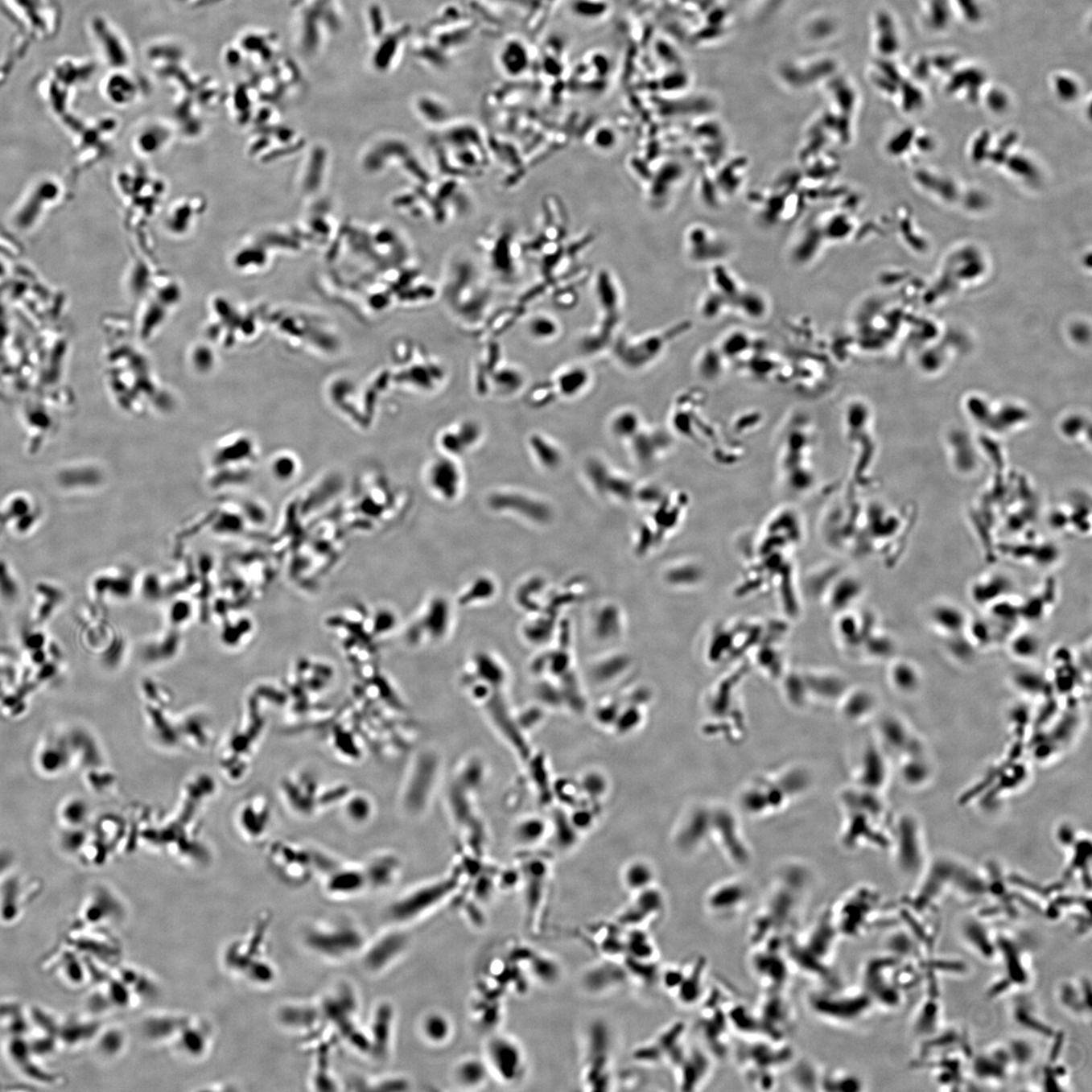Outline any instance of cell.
Instances as JSON below:
<instances>
[{
    "label": "cell",
    "instance_id": "cell-1",
    "mask_svg": "<svg viewBox=\"0 0 1092 1092\" xmlns=\"http://www.w3.org/2000/svg\"><path fill=\"white\" fill-rule=\"evenodd\" d=\"M810 869L798 862H787L776 871L762 906L751 926L752 947L782 945L793 936L791 929L801 917L812 884Z\"/></svg>",
    "mask_w": 1092,
    "mask_h": 1092
},
{
    "label": "cell",
    "instance_id": "cell-2",
    "mask_svg": "<svg viewBox=\"0 0 1092 1092\" xmlns=\"http://www.w3.org/2000/svg\"><path fill=\"white\" fill-rule=\"evenodd\" d=\"M839 939L830 910L797 937H788L787 957L791 965L812 975H826L834 961Z\"/></svg>",
    "mask_w": 1092,
    "mask_h": 1092
},
{
    "label": "cell",
    "instance_id": "cell-3",
    "mask_svg": "<svg viewBox=\"0 0 1092 1092\" xmlns=\"http://www.w3.org/2000/svg\"><path fill=\"white\" fill-rule=\"evenodd\" d=\"M303 940L311 951L327 959H345L365 948L364 933L348 921L311 926Z\"/></svg>",
    "mask_w": 1092,
    "mask_h": 1092
},
{
    "label": "cell",
    "instance_id": "cell-4",
    "mask_svg": "<svg viewBox=\"0 0 1092 1092\" xmlns=\"http://www.w3.org/2000/svg\"><path fill=\"white\" fill-rule=\"evenodd\" d=\"M810 1008L818 1019L834 1026H847L866 1015L872 999L865 991L855 992L834 989L816 991L810 995Z\"/></svg>",
    "mask_w": 1092,
    "mask_h": 1092
},
{
    "label": "cell",
    "instance_id": "cell-5",
    "mask_svg": "<svg viewBox=\"0 0 1092 1092\" xmlns=\"http://www.w3.org/2000/svg\"><path fill=\"white\" fill-rule=\"evenodd\" d=\"M752 897L751 886L744 879H724L711 886L705 894L704 910L713 921L731 922L747 912Z\"/></svg>",
    "mask_w": 1092,
    "mask_h": 1092
},
{
    "label": "cell",
    "instance_id": "cell-6",
    "mask_svg": "<svg viewBox=\"0 0 1092 1092\" xmlns=\"http://www.w3.org/2000/svg\"><path fill=\"white\" fill-rule=\"evenodd\" d=\"M484 1061L492 1076L504 1084L519 1083L525 1078L527 1057L517 1040L494 1035L484 1047Z\"/></svg>",
    "mask_w": 1092,
    "mask_h": 1092
},
{
    "label": "cell",
    "instance_id": "cell-7",
    "mask_svg": "<svg viewBox=\"0 0 1092 1092\" xmlns=\"http://www.w3.org/2000/svg\"><path fill=\"white\" fill-rule=\"evenodd\" d=\"M687 963L666 969L661 980L679 1004L689 1008L707 995V962L703 957H697Z\"/></svg>",
    "mask_w": 1092,
    "mask_h": 1092
},
{
    "label": "cell",
    "instance_id": "cell-8",
    "mask_svg": "<svg viewBox=\"0 0 1092 1092\" xmlns=\"http://www.w3.org/2000/svg\"><path fill=\"white\" fill-rule=\"evenodd\" d=\"M876 905V895L869 889H855L841 897L830 910L831 921L841 937H855L869 925Z\"/></svg>",
    "mask_w": 1092,
    "mask_h": 1092
},
{
    "label": "cell",
    "instance_id": "cell-9",
    "mask_svg": "<svg viewBox=\"0 0 1092 1092\" xmlns=\"http://www.w3.org/2000/svg\"><path fill=\"white\" fill-rule=\"evenodd\" d=\"M712 839L720 847L725 859L731 864L744 866L751 861V851L736 811L724 804L713 806Z\"/></svg>",
    "mask_w": 1092,
    "mask_h": 1092
},
{
    "label": "cell",
    "instance_id": "cell-10",
    "mask_svg": "<svg viewBox=\"0 0 1092 1092\" xmlns=\"http://www.w3.org/2000/svg\"><path fill=\"white\" fill-rule=\"evenodd\" d=\"M782 946H755L750 965L752 972L767 991H784L786 987L790 962L782 955Z\"/></svg>",
    "mask_w": 1092,
    "mask_h": 1092
},
{
    "label": "cell",
    "instance_id": "cell-11",
    "mask_svg": "<svg viewBox=\"0 0 1092 1092\" xmlns=\"http://www.w3.org/2000/svg\"><path fill=\"white\" fill-rule=\"evenodd\" d=\"M636 898L623 910L619 924L630 929H642L664 916L667 904L661 890L652 886L636 894Z\"/></svg>",
    "mask_w": 1092,
    "mask_h": 1092
},
{
    "label": "cell",
    "instance_id": "cell-12",
    "mask_svg": "<svg viewBox=\"0 0 1092 1092\" xmlns=\"http://www.w3.org/2000/svg\"><path fill=\"white\" fill-rule=\"evenodd\" d=\"M676 1070L677 1082L684 1090H697L707 1082L712 1062L700 1049L682 1047L671 1062Z\"/></svg>",
    "mask_w": 1092,
    "mask_h": 1092
},
{
    "label": "cell",
    "instance_id": "cell-13",
    "mask_svg": "<svg viewBox=\"0 0 1092 1092\" xmlns=\"http://www.w3.org/2000/svg\"><path fill=\"white\" fill-rule=\"evenodd\" d=\"M435 599V601H432L431 604L428 603L426 608L422 611L421 616L417 619L415 625H412L410 634L412 637H417L414 638L412 642L416 641L418 644H420V642H424V644L437 642L443 641V638L447 636L449 624H451L449 623L451 622L449 621V615H451L449 605L443 598Z\"/></svg>",
    "mask_w": 1092,
    "mask_h": 1092
},
{
    "label": "cell",
    "instance_id": "cell-14",
    "mask_svg": "<svg viewBox=\"0 0 1092 1092\" xmlns=\"http://www.w3.org/2000/svg\"><path fill=\"white\" fill-rule=\"evenodd\" d=\"M212 1044L211 1027L192 1016L171 1043L177 1054L189 1060L204 1058L210 1052Z\"/></svg>",
    "mask_w": 1092,
    "mask_h": 1092
},
{
    "label": "cell",
    "instance_id": "cell-15",
    "mask_svg": "<svg viewBox=\"0 0 1092 1092\" xmlns=\"http://www.w3.org/2000/svg\"><path fill=\"white\" fill-rule=\"evenodd\" d=\"M662 339L658 335H646L640 339L622 338L614 348L619 362L633 370L645 369L661 352Z\"/></svg>",
    "mask_w": 1092,
    "mask_h": 1092
},
{
    "label": "cell",
    "instance_id": "cell-16",
    "mask_svg": "<svg viewBox=\"0 0 1092 1092\" xmlns=\"http://www.w3.org/2000/svg\"><path fill=\"white\" fill-rule=\"evenodd\" d=\"M124 914V905L117 897L108 892H97L82 906L80 921L84 928H106L120 921Z\"/></svg>",
    "mask_w": 1092,
    "mask_h": 1092
},
{
    "label": "cell",
    "instance_id": "cell-17",
    "mask_svg": "<svg viewBox=\"0 0 1092 1092\" xmlns=\"http://www.w3.org/2000/svg\"><path fill=\"white\" fill-rule=\"evenodd\" d=\"M426 484L437 499L444 503H452L459 498L463 476L456 465L445 460H436L426 472Z\"/></svg>",
    "mask_w": 1092,
    "mask_h": 1092
},
{
    "label": "cell",
    "instance_id": "cell-18",
    "mask_svg": "<svg viewBox=\"0 0 1092 1092\" xmlns=\"http://www.w3.org/2000/svg\"><path fill=\"white\" fill-rule=\"evenodd\" d=\"M191 1016L177 1012H157L146 1016L142 1032L156 1044L171 1045Z\"/></svg>",
    "mask_w": 1092,
    "mask_h": 1092
},
{
    "label": "cell",
    "instance_id": "cell-19",
    "mask_svg": "<svg viewBox=\"0 0 1092 1092\" xmlns=\"http://www.w3.org/2000/svg\"><path fill=\"white\" fill-rule=\"evenodd\" d=\"M101 1027V1023L98 1022L93 1016H89V1018L75 1016V1018L67 1019L64 1024H59L58 1044L73 1049L93 1043Z\"/></svg>",
    "mask_w": 1092,
    "mask_h": 1092
},
{
    "label": "cell",
    "instance_id": "cell-20",
    "mask_svg": "<svg viewBox=\"0 0 1092 1092\" xmlns=\"http://www.w3.org/2000/svg\"><path fill=\"white\" fill-rule=\"evenodd\" d=\"M407 945V937L401 933H391L382 937L366 951V967L378 972L400 956ZM372 971V972H373Z\"/></svg>",
    "mask_w": 1092,
    "mask_h": 1092
},
{
    "label": "cell",
    "instance_id": "cell-21",
    "mask_svg": "<svg viewBox=\"0 0 1092 1092\" xmlns=\"http://www.w3.org/2000/svg\"><path fill=\"white\" fill-rule=\"evenodd\" d=\"M528 449L535 463L546 471H558L565 463V452L557 441L540 432H534L527 440Z\"/></svg>",
    "mask_w": 1092,
    "mask_h": 1092
},
{
    "label": "cell",
    "instance_id": "cell-22",
    "mask_svg": "<svg viewBox=\"0 0 1092 1092\" xmlns=\"http://www.w3.org/2000/svg\"><path fill=\"white\" fill-rule=\"evenodd\" d=\"M498 64L501 71L509 77H519L527 72L530 66V53L521 39L510 38L500 47Z\"/></svg>",
    "mask_w": 1092,
    "mask_h": 1092
},
{
    "label": "cell",
    "instance_id": "cell-23",
    "mask_svg": "<svg viewBox=\"0 0 1092 1092\" xmlns=\"http://www.w3.org/2000/svg\"><path fill=\"white\" fill-rule=\"evenodd\" d=\"M592 376L585 366L575 365L567 366L559 372L554 378V389L558 395L563 399H575L589 389Z\"/></svg>",
    "mask_w": 1092,
    "mask_h": 1092
},
{
    "label": "cell",
    "instance_id": "cell-24",
    "mask_svg": "<svg viewBox=\"0 0 1092 1092\" xmlns=\"http://www.w3.org/2000/svg\"><path fill=\"white\" fill-rule=\"evenodd\" d=\"M116 975L123 981L138 1003L141 1000L155 999L159 995V985L149 974L131 966H121L117 969Z\"/></svg>",
    "mask_w": 1092,
    "mask_h": 1092
},
{
    "label": "cell",
    "instance_id": "cell-25",
    "mask_svg": "<svg viewBox=\"0 0 1092 1092\" xmlns=\"http://www.w3.org/2000/svg\"><path fill=\"white\" fill-rule=\"evenodd\" d=\"M408 35L407 27L391 31L378 43L377 48L372 57V64L378 70L392 68L399 60L402 47L405 46Z\"/></svg>",
    "mask_w": 1092,
    "mask_h": 1092
},
{
    "label": "cell",
    "instance_id": "cell-26",
    "mask_svg": "<svg viewBox=\"0 0 1092 1092\" xmlns=\"http://www.w3.org/2000/svg\"><path fill=\"white\" fill-rule=\"evenodd\" d=\"M282 1026L291 1030H307L316 1023L319 1011L313 1005L305 1003H290L279 1008L277 1015Z\"/></svg>",
    "mask_w": 1092,
    "mask_h": 1092
},
{
    "label": "cell",
    "instance_id": "cell-27",
    "mask_svg": "<svg viewBox=\"0 0 1092 1092\" xmlns=\"http://www.w3.org/2000/svg\"><path fill=\"white\" fill-rule=\"evenodd\" d=\"M453 1075L459 1086L475 1090L483 1086L491 1073L484 1058L468 1057L457 1064Z\"/></svg>",
    "mask_w": 1092,
    "mask_h": 1092
},
{
    "label": "cell",
    "instance_id": "cell-28",
    "mask_svg": "<svg viewBox=\"0 0 1092 1092\" xmlns=\"http://www.w3.org/2000/svg\"><path fill=\"white\" fill-rule=\"evenodd\" d=\"M642 426V418L637 410L622 408L610 417L608 431L614 439L628 443L641 431Z\"/></svg>",
    "mask_w": 1092,
    "mask_h": 1092
},
{
    "label": "cell",
    "instance_id": "cell-29",
    "mask_svg": "<svg viewBox=\"0 0 1092 1092\" xmlns=\"http://www.w3.org/2000/svg\"><path fill=\"white\" fill-rule=\"evenodd\" d=\"M625 954L630 960L654 963L657 955L656 945L644 929H630L625 934Z\"/></svg>",
    "mask_w": 1092,
    "mask_h": 1092
},
{
    "label": "cell",
    "instance_id": "cell-30",
    "mask_svg": "<svg viewBox=\"0 0 1092 1092\" xmlns=\"http://www.w3.org/2000/svg\"><path fill=\"white\" fill-rule=\"evenodd\" d=\"M838 707L839 715L843 720L849 723H858L872 715L874 704L870 696L853 694L843 699L841 698L838 702Z\"/></svg>",
    "mask_w": 1092,
    "mask_h": 1092
},
{
    "label": "cell",
    "instance_id": "cell-31",
    "mask_svg": "<svg viewBox=\"0 0 1092 1092\" xmlns=\"http://www.w3.org/2000/svg\"><path fill=\"white\" fill-rule=\"evenodd\" d=\"M421 1032L429 1043L443 1045L451 1039L453 1032L452 1024L443 1013L433 1012L422 1020Z\"/></svg>",
    "mask_w": 1092,
    "mask_h": 1092
},
{
    "label": "cell",
    "instance_id": "cell-32",
    "mask_svg": "<svg viewBox=\"0 0 1092 1092\" xmlns=\"http://www.w3.org/2000/svg\"><path fill=\"white\" fill-rule=\"evenodd\" d=\"M624 886L634 894L653 886L656 874L648 863L636 861L630 863L622 875Z\"/></svg>",
    "mask_w": 1092,
    "mask_h": 1092
},
{
    "label": "cell",
    "instance_id": "cell-33",
    "mask_svg": "<svg viewBox=\"0 0 1092 1092\" xmlns=\"http://www.w3.org/2000/svg\"><path fill=\"white\" fill-rule=\"evenodd\" d=\"M93 1044L100 1054L106 1058H114L124 1051L127 1038L120 1028L101 1027Z\"/></svg>",
    "mask_w": 1092,
    "mask_h": 1092
},
{
    "label": "cell",
    "instance_id": "cell-34",
    "mask_svg": "<svg viewBox=\"0 0 1092 1092\" xmlns=\"http://www.w3.org/2000/svg\"><path fill=\"white\" fill-rule=\"evenodd\" d=\"M528 335L535 341L550 342L561 333V325L550 315H535L527 323Z\"/></svg>",
    "mask_w": 1092,
    "mask_h": 1092
},
{
    "label": "cell",
    "instance_id": "cell-35",
    "mask_svg": "<svg viewBox=\"0 0 1092 1092\" xmlns=\"http://www.w3.org/2000/svg\"><path fill=\"white\" fill-rule=\"evenodd\" d=\"M609 0H571V11L575 18L585 22H599L608 15Z\"/></svg>",
    "mask_w": 1092,
    "mask_h": 1092
},
{
    "label": "cell",
    "instance_id": "cell-36",
    "mask_svg": "<svg viewBox=\"0 0 1092 1092\" xmlns=\"http://www.w3.org/2000/svg\"><path fill=\"white\" fill-rule=\"evenodd\" d=\"M934 623L946 633L956 634L964 628L966 618L959 608L951 605H942L933 611Z\"/></svg>",
    "mask_w": 1092,
    "mask_h": 1092
},
{
    "label": "cell",
    "instance_id": "cell-37",
    "mask_svg": "<svg viewBox=\"0 0 1092 1092\" xmlns=\"http://www.w3.org/2000/svg\"><path fill=\"white\" fill-rule=\"evenodd\" d=\"M821 1086L823 1090L827 1091H855L861 1090L860 1080L855 1076L842 1070H834L822 1074Z\"/></svg>",
    "mask_w": 1092,
    "mask_h": 1092
},
{
    "label": "cell",
    "instance_id": "cell-38",
    "mask_svg": "<svg viewBox=\"0 0 1092 1092\" xmlns=\"http://www.w3.org/2000/svg\"><path fill=\"white\" fill-rule=\"evenodd\" d=\"M999 947L1003 950L1007 960V966L1009 973V980L1016 983H1026V973L1023 968L1022 962L1019 959V954L1016 952L1015 946L1009 943L1007 940H1001Z\"/></svg>",
    "mask_w": 1092,
    "mask_h": 1092
},
{
    "label": "cell",
    "instance_id": "cell-39",
    "mask_svg": "<svg viewBox=\"0 0 1092 1092\" xmlns=\"http://www.w3.org/2000/svg\"><path fill=\"white\" fill-rule=\"evenodd\" d=\"M1005 1063L995 1056L993 1058L980 1057L976 1060L974 1069L980 1078H999L1004 1075Z\"/></svg>",
    "mask_w": 1092,
    "mask_h": 1092
},
{
    "label": "cell",
    "instance_id": "cell-40",
    "mask_svg": "<svg viewBox=\"0 0 1092 1092\" xmlns=\"http://www.w3.org/2000/svg\"><path fill=\"white\" fill-rule=\"evenodd\" d=\"M965 933L969 941L975 946V948L980 950L984 956H991L992 945L987 940L988 937L983 926L977 925L975 921H972L971 924L966 925Z\"/></svg>",
    "mask_w": 1092,
    "mask_h": 1092
},
{
    "label": "cell",
    "instance_id": "cell-41",
    "mask_svg": "<svg viewBox=\"0 0 1092 1092\" xmlns=\"http://www.w3.org/2000/svg\"><path fill=\"white\" fill-rule=\"evenodd\" d=\"M893 681L897 687L905 691H910L917 687L918 678L916 671L909 664L898 665L893 671Z\"/></svg>",
    "mask_w": 1092,
    "mask_h": 1092
},
{
    "label": "cell",
    "instance_id": "cell-42",
    "mask_svg": "<svg viewBox=\"0 0 1092 1092\" xmlns=\"http://www.w3.org/2000/svg\"><path fill=\"white\" fill-rule=\"evenodd\" d=\"M1040 645L1038 640L1031 634H1024L1016 638L1012 642V652L1016 657L1030 658L1034 657L1038 653Z\"/></svg>",
    "mask_w": 1092,
    "mask_h": 1092
},
{
    "label": "cell",
    "instance_id": "cell-43",
    "mask_svg": "<svg viewBox=\"0 0 1092 1092\" xmlns=\"http://www.w3.org/2000/svg\"><path fill=\"white\" fill-rule=\"evenodd\" d=\"M396 615L391 610L381 609L374 614L373 632L376 634H388L395 626Z\"/></svg>",
    "mask_w": 1092,
    "mask_h": 1092
},
{
    "label": "cell",
    "instance_id": "cell-44",
    "mask_svg": "<svg viewBox=\"0 0 1092 1092\" xmlns=\"http://www.w3.org/2000/svg\"><path fill=\"white\" fill-rule=\"evenodd\" d=\"M543 825L538 819H530L518 827V837L523 843H535L543 834Z\"/></svg>",
    "mask_w": 1092,
    "mask_h": 1092
},
{
    "label": "cell",
    "instance_id": "cell-45",
    "mask_svg": "<svg viewBox=\"0 0 1092 1092\" xmlns=\"http://www.w3.org/2000/svg\"><path fill=\"white\" fill-rule=\"evenodd\" d=\"M937 1008L936 1004L930 1003L925 1008L924 1013H921L918 1020V1030L921 1032H929L934 1028L936 1024Z\"/></svg>",
    "mask_w": 1092,
    "mask_h": 1092
},
{
    "label": "cell",
    "instance_id": "cell-46",
    "mask_svg": "<svg viewBox=\"0 0 1092 1092\" xmlns=\"http://www.w3.org/2000/svg\"><path fill=\"white\" fill-rule=\"evenodd\" d=\"M1016 1019H1018L1020 1024L1026 1026L1027 1028H1031L1032 1031L1038 1032L1040 1034L1047 1035L1049 1036L1053 1035V1032L1050 1028L1045 1026L1044 1024L1038 1022V1020L1032 1018L1028 1012L1022 1011V1009L1016 1013Z\"/></svg>",
    "mask_w": 1092,
    "mask_h": 1092
},
{
    "label": "cell",
    "instance_id": "cell-47",
    "mask_svg": "<svg viewBox=\"0 0 1092 1092\" xmlns=\"http://www.w3.org/2000/svg\"><path fill=\"white\" fill-rule=\"evenodd\" d=\"M888 947L891 951L895 954H900V955H905V954H908L913 950L912 941H910L904 933L895 934L894 937H891Z\"/></svg>",
    "mask_w": 1092,
    "mask_h": 1092
},
{
    "label": "cell",
    "instance_id": "cell-48",
    "mask_svg": "<svg viewBox=\"0 0 1092 1092\" xmlns=\"http://www.w3.org/2000/svg\"><path fill=\"white\" fill-rule=\"evenodd\" d=\"M1011 1056H1012V1058L1018 1063H1027L1032 1057V1049L1027 1043L1022 1042V1040H1016V1042L1012 1044Z\"/></svg>",
    "mask_w": 1092,
    "mask_h": 1092
},
{
    "label": "cell",
    "instance_id": "cell-49",
    "mask_svg": "<svg viewBox=\"0 0 1092 1092\" xmlns=\"http://www.w3.org/2000/svg\"><path fill=\"white\" fill-rule=\"evenodd\" d=\"M1062 1044H1063V1036L1060 1035V1036H1057V1039H1056L1054 1046H1053L1052 1048L1051 1061H1055V1059L1058 1057L1059 1052L1061 1051Z\"/></svg>",
    "mask_w": 1092,
    "mask_h": 1092
}]
</instances>
